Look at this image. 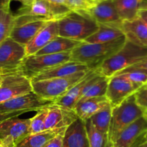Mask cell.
I'll use <instances>...</instances> for the list:
<instances>
[{
    "label": "cell",
    "mask_w": 147,
    "mask_h": 147,
    "mask_svg": "<svg viewBox=\"0 0 147 147\" xmlns=\"http://www.w3.org/2000/svg\"><path fill=\"white\" fill-rule=\"evenodd\" d=\"M126 42L125 35L105 43L82 42L71 52L70 61L81 63L89 69L98 68L107 59L118 53Z\"/></svg>",
    "instance_id": "cell-1"
},
{
    "label": "cell",
    "mask_w": 147,
    "mask_h": 147,
    "mask_svg": "<svg viewBox=\"0 0 147 147\" xmlns=\"http://www.w3.org/2000/svg\"><path fill=\"white\" fill-rule=\"evenodd\" d=\"M59 36L84 42L96 32L99 24L86 11H71L58 20Z\"/></svg>",
    "instance_id": "cell-2"
},
{
    "label": "cell",
    "mask_w": 147,
    "mask_h": 147,
    "mask_svg": "<svg viewBox=\"0 0 147 147\" xmlns=\"http://www.w3.org/2000/svg\"><path fill=\"white\" fill-rule=\"evenodd\" d=\"M146 58L147 47H141L126 40L122 48L107 59L98 69L102 76L110 78Z\"/></svg>",
    "instance_id": "cell-3"
},
{
    "label": "cell",
    "mask_w": 147,
    "mask_h": 147,
    "mask_svg": "<svg viewBox=\"0 0 147 147\" xmlns=\"http://www.w3.org/2000/svg\"><path fill=\"white\" fill-rule=\"evenodd\" d=\"M89 70L79 72L66 77L32 81L33 91L41 98L54 103L79 83Z\"/></svg>",
    "instance_id": "cell-4"
},
{
    "label": "cell",
    "mask_w": 147,
    "mask_h": 147,
    "mask_svg": "<svg viewBox=\"0 0 147 147\" xmlns=\"http://www.w3.org/2000/svg\"><path fill=\"white\" fill-rule=\"evenodd\" d=\"M142 116H144V110L137 104L134 94L119 106L112 108L108 133L112 146L122 131Z\"/></svg>",
    "instance_id": "cell-5"
},
{
    "label": "cell",
    "mask_w": 147,
    "mask_h": 147,
    "mask_svg": "<svg viewBox=\"0 0 147 147\" xmlns=\"http://www.w3.org/2000/svg\"><path fill=\"white\" fill-rule=\"evenodd\" d=\"M71 52L58 54L26 56L18 72L30 80L42 72L70 61Z\"/></svg>",
    "instance_id": "cell-6"
},
{
    "label": "cell",
    "mask_w": 147,
    "mask_h": 147,
    "mask_svg": "<svg viewBox=\"0 0 147 147\" xmlns=\"http://www.w3.org/2000/svg\"><path fill=\"white\" fill-rule=\"evenodd\" d=\"M50 21L42 17L14 14V27L10 37L25 47Z\"/></svg>",
    "instance_id": "cell-7"
},
{
    "label": "cell",
    "mask_w": 147,
    "mask_h": 147,
    "mask_svg": "<svg viewBox=\"0 0 147 147\" xmlns=\"http://www.w3.org/2000/svg\"><path fill=\"white\" fill-rule=\"evenodd\" d=\"M30 119L10 118L0 123V144L5 147H16L30 134Z\"/></svg>",
    "instance_id": "cell-8"
},
{
    "label": "cell",
    "mask_w": 147,
    "mask_h": 147,
    "mask_svg": "<svg viewBox=\"0 0 147 147\" xmlns=\"http://www.w3.org/2000/svg\"><path fill=\"white\" fill-rule=\"evenodd\" d=\"M26 57L25 47L7 37L0 44V72L1 74L18 72Z\"/></svg>",
    "instance_id": "cell-9"
},
{
    "label": "cell",
    "mask_w": 147,
    "mask_h": 147,
    "mask_svg": "<svg viewBox=\"0 0 147 147\" xmlns=\"http://www.w3.org/2000/svg\"><path fill=\"white\" fill-rule=\"evenodd\" d=\"M31 92V80L24 75L19 72L2 74V81L0 85V104Z\"/></svg>",
    "instance_id": "cell-10"
},
{
    "label": "cell",
    "mask_w": 147,
    "mask_h": 147,
    "mask_svg": "<svg viewBox=\"0 0 147 147\" xmlns=\"http://www.w3.org/2000/svg\"><path fill=\"white\" fill-rule=\"evenodd\" d=\"M141 86L132 83L120 76L109 78L106 97L112 108L119 106L128 98L133 95Z\"/></svg>",
    "instance_id": "cell-11"
},
{
    "label": "cell",
    "mask_w": 147,
    "mask_h": 147,
    "mask_svg": "<svg viewBox=\"0 0 147 147\" xmlns=\"http://www.w3.org/2000/svg\"><path fill=\"white\" fill-rule=\"evenodd\" d=\"M53 103L39 97L34 92L17 96L0 104L1 113H12L17 111L29 112L38 111Z\"/></svg>",
    "instance_id": "cell-12"
},
{
    "label": "cell",
    "mask_w": 147,
    "mask_h": 147,
    "mask_svg": "<svg viewBox=\"0 0 147 147\" xmlns=\"http://www.w3.org/2000/svg\"><path fill=\"white\" fill-rule=\"evenodd\" d=\"M86 12L96 22L120 28L122 20L120 18L112 0L97 2Z\"/></svg>",
    "instance_id": "cell-13"
},
{
    "label": "cell",
    "mask_w": 147,
    "mask_h": 147,
    "mask_svg": "<svg viewBox=\"0 0 147 147\" xmlns=\"http://www.w3.org/2000/svg\"><path fill=\"white\" fill-rule=\"evenodd\" d=\"M48 110L45 124L46 130L66 128L79 119L74 109H68L55 103L49 105Z\"/></svg>",
    "instance_id": "cell-14"
},
{
    "label": "cell",
    "mask_w": 147,
    "mask_h": 147,
    "mask_svg": "<svg viewBox=\"0 0 147 147\" xmlns=\"http://www.w3.org/2000/svg\"><path fill=\"white\" fill-rule=\"evenodd\" d=\"M147 131V119L139 118L122 131L113 143V147H133L143 139Z\"/></svg>",
    "instance_id": "cell-15"
},
{
    "label": "cell",
    "mask_w": 147,
    "mask_h": 147,
    "mask_svg": "<svg viewBox=\"0 0 147 147\" xmlns=\"http://www.w3.org/2000/svg\"><path fill=\"white\" fill-rule=\"evenodd\" d=\"M59 36L58 21L53 20L47 23L46 26L36 34L34 38L25 46L26 56L33 55L46 47L48 44Z\"/></svg>",
    "instance_id": "cell-16"
},
{
    "label": "cell",
    "mask_w": 147,
    "mask_h": 147,
    "mask_svg": "<svg viewBox=\"0 0 147 147\" xmlns=\"http://www.w3.org/2000/svg\"><path fill=\"white\" fill-rule=\"evenodd\" d=\"M120 29L127 40L141 47H147V26L139 17L122 21Z\"/></svg>",
    "instance_id": "cell-17"
},
{
    "label": "cell",
    "mask_w": 147,
    "mask_h": 147,
    "mask_svg": "<svg viewBox=\"0 0 147 147\" xmlns=\"http://www.w3.org/2000/svg\"><path fill=\"white\" fill-rule=\"evenodd\" d=\"M62 147H89L85 122L79 118L66 128Z\"/></svg>",
    "instance_id": "cell-18"
},
{
    "label": "cell",
    "mask_w": 147,
    "mask_h": 147,
    "mask_svg": "<svg viewBox=\"0 0 147 147\" xmlns=\"http://www.w3.org/2000/svg\"><path fill=\"white\" fill-rule=\"evenodd\" d=\"M90 70L86 65L76 62L69 61L63 64L53 67L50 70L42 72L40 74L33 78L31 81H38V80H47V79L58 78L66 77L71 76L79 72L86 71Z\"/></svg>",
    "instance_id": "cell-19"
},
{
    "label": "cell",
    "mask_w": 147,
    "mask_h": 147,
    "mask_svg": "<svg viewBox=\"0 0 147 147\" xmlns=\"http://www.w3.org/2000/svg\"><path fill=\"white\" fill-rule=\"evenodd\" d=\"M110 105V103L106 96H100L79 102L76 104L74 110L79 119L86 121Z\"/></svg>",
    "instance_id": "cell-20"
},
{
    "label": "cell",
    "mask_w": 147,
    "mask_h": 147,
    "mask_svg": "<svg viewBox=\"0 0 147 147\" xmlns=\"http://www.w3.org/2000/svg\"><path fill=\"white\" fill-rule=\"evenodd\" d=\"M98 71H99L98 68L89 70L86 76L79 83H76L71 89L68 91L67 93H66L64 96L56 100L53 103L70 109H74L75 106L80 98L81 94H82V92L84 86H86L87 82L90 80L91 78H92L96 73H97Z\"/></svg>",
    "instance_id": "cell-21"
},
{
    "label": "cell",
    "mask_w": 147,
    "mask_h": 147,
    "mask_svg": "<svg viewBox=\"0 0 147 147\" xmlns=\"http://www.w3.org/2000/svg\"><path fill=\"white\" fill-rule=\"evenodd\" d=\"M122 21L132 20L138 17L140 11L147 9V0H112Z\"/></svg>",
    "instance_id": "cell-22"
},
{
    "label": "cell",
    "mask_w": 147,
    "mask_h": 147,
    "mask_svg": "<svg viewBox=\"0 0 147 147\" xmlns=\"http://www.w3.org/2000/svg\"><path fill=\"white\" fill-rule=\"evenodd\" d=\"M66 128L48 129L30 134L16 147H46L58 134L66 130Z\"/></svg>",
    "instance_id": "cell-23"
},
{
    "label": "cell",
    "mask_w": 147,
    "mask_h": 147,
    "mask_svg": "<svg viewBox=\"0 0 147 147\" xmlns=\"http://www.w3.org/2000/svg\"><path fill=\"white\" fill-rule=\"evenodd\" d=\"M83 42L76 41L70 40L65 37L58 36L54 40H52L49 44L42 50L36 53V55H43L58 54V53H67L71 52L77 46L81 45Z\"/></svg>",
    "instance_id": "cell-24"
},
{
    "label": "cell",
    "mask_w": 147,
    "mask_h": 147,
    "mask_svg": "<svg viewBox=\"0 0 147 147\" xmlns=\"http://www.w3.org/2000/svg\"><path fill=\"white\" fill-rule=\"evenodd\" d=\"M124 34L121 30L113 26L99 24V29L84 41L85 43H105L113 41Z\"/></svg>",
    "instance_id": "cell-25"
},
{
    "label": "cell",
    "mask_w": 147,
    "mask_h": 147,
    "mask_svg": "<svg viewBox=\"0 0 147 147\" xmlns=\"http://www.w3.org/2000/svg\"><path fill=\"white\" fill-rule=\"evenodd\" d=\"M16 15H30L54 20L50 4L46 0H35L30 5L22 6Z\"/></svg>",
    "instance_id": "cell-26"
},
{
    "label": "cell",
    "mask_w": 147,
    "mask_h": 147,
    "mask_svg": "<svg viewBox=\"0 0 147 147\" xmlns=\"http://www.w3.org/2000/svg\"><path fill=\"white\" fill-rule=\"evenodd\" d=\"M84 122L89 147H113L109 137L99 131L89 119Z\"/></svg>",
    "instance_id": "cell-27"
},
{
    "label": "cell",
    "mask_w": 147,
    "mask_h": 147,
    "mask_svg": "<svg viewBox=\"0 0 147 147\" xmlns=\"http://www.w3.org/2000/svg\"><path fill=\"white\" fill-rule=\"evenodd\" d=\"M112 106H108L103 110L96 113L89 119L92 124L102 134L108 136L111 116H112ZM109 137V136H108Z\"/></svg>",
    "instance_id": "cell-28"
},
{
    "label": "cell",
    "mask_w": 147,
    "mask_h": 147,
    "mask_svg": "<svg viewBox=\"0 0 147 147\" xmlns=\"http://www.w3.org/2000/svg\"><path fill=\"white\" fill-rule=\"evenodd\" d=\"M14 22V14L11 11L0 9V44L10 37Z\"/></svg>",
    "instance_id": "cell-29"
},
{
    "label": "cell",
    "mask_w": 147,
    "mask_h": 147,
    "mask_svg": "<svg viewBox=\"0 0 147 147\" xmlns=\"http://www.w3.org/2000/svg\"><path fill=\"white\" fill-rule=\"evenodd\" d=\"M115 76H120L123 78L143 86L147 83V70L141 69L126 68Z\"/></svg>",
    "instance_id": "cell-30"
},
{
    "label": "cell",
    "mask_w": 147,
    "mask_h": 147,
    "mask_svg": "<svg viewBox=\"0 0 147 147\" xmlns=\"http://www.w3.org/2000/svg\"><path fill=\"white\" fill-rule=\"evenodd\" d=\"M48 106L37 111V113L33 118L30 119V134L39 133V132L46 130L45 124H46V117H47L48 111Z\"/></svg>",
    "instance_id": "cell-31"
},
{
    "label": "cell",
    "mask_w": 147,
    "mask_h": 147,
    "mask_svg": "<svg viewBox=\"0 0 147 147\" xmlns=\"http://www.w3.org/2000/svg\"><path fill=\"white\" fill-rule=\"evenodd\" d=\"M135 101L137 104L143 109L145 110L147 109V83L142 87L140 88L135 93Z\"/></svg>",
    "instance_id": "cell-32"
},
{
    "label": "cell",
    "mask_w": 147,
    "mask_h": 147,
    "mask_svg": "<svg viewBox=\"0 0 147 147\" xmlns=\"http://www.w3.org/2000/svg\"><path fill=\"white\" fill-rule=\"evenodd\" d=\"M72 11H86L92 5L86 0H67Z\"/></svg>",
    "instance_id": "cell-33"
},
{
    "label": "cell",
    "mask_w": 147,
    "mask_h": 147,
    "mask_svg": "<svg viewBox=\"0 0 147 147\" xmlns=\"http://www.w3.org/2000/svg\"><path fill=\"white\" fill-rule=\"evenodd\" d=\"M65 131L61 132L59 134H58L57 136H56V137L48 144V145L46 147H62L63 134H64Z\"/></svg>",
    "instance_id": "cell-34"
},
{
    "label": "cell",
    "mask_w": 147,
    "mask_h": 147,
    "mask_svg": "<svg viewBox=\"0 0 147 147\" xmlns=\"http://www.w3.org/2000/svg\"><path fill=\"white\" fill-rule=\"evenodd\" d=\"M25 113L24 111H17L12 112V113H1L0 112V123L3 121H5L7 119H10V118L15 117V116H20L22 113Z\"/></svg>",
    "instance_id": "cell-35"
},
{
    "label": "cell",
    "mask_w": 147,
    "mask_h": 147,
    "mask_svg": "<svg viewBox=\"0 0 147 147\" xmlns=\"http://www.w3.org/2000/svg\"><path fill=\"white\" fill-rule=\"evenodd\" d=\"M46 1H47L48 2L50 3V4H53V5L64 6V7H69V9H71L67 0H46Z\"/></svg>",
    "instance_id": "cell-36"
},
{
    "label": "cell",
    "mask_w": 147,
    "mask_h": 147,
    "mask_svg": "<svg viewBox=\"0 0 147 147\" xmlns=\"http://www.w3.org/2000/svg\"><path fill=\"white\" fill-rule=\"evenodd\" d=\"M128 68H134V69H141V70H147V58L144 60L143 61L131 66V67H128Z\"/></svg>",
    "instance_id": "cell-37"
},
{
    "label": "cell",
    "mask_w": 147,
    "mask_h": 147,
    "mask_svg": "<svg viewBox=\"0 0 147 147\" xmlns=\"http://www.w3.org/2000/svg\"><path fill=\"white\" fill-rule=\"evenodd\" d=\"M11 0H0V9L10 11V3Z\"/></svg>",
    "instance_id": "cell-38"
},
{
    "label": "cell",
    "mask_w": 147,
    "mask_h": 147,
    "mask_svg": "<svg viewBox=\"0 0 147 147\" xmlns=\"http://www.w3.org/2000/svg\"><path fill=\"white\" fill-rule=\"evenodd\" d=\"M138 17H139V18L145 23L146 25L147 26V9L140 11L138 14Z\"/></svg>",
    "instance_id": "cell-39"
},
{
    "label": "cell",
    "mask_w": 147,
    "mask_h": 147,
    "mask_svg": "<svg viewBox=\"0 0 147 147\" xmlns=\"http://www.w3.org/2000/svg\"><path fill=\"white\" fill-rule=\"evenodd\" d=\"M133 147H147V142H144L143 139L138 142Z\"/></svg>",
    "instance_id": "cell-40"
},
{
    "label": "cell",
    "mask_w": 147,
    "mask_h": 147,
    "mask_svg": "<svg viewBox=\"0 0 147 147\" xmlns=\"http://www.w3.org/2000/svg\"><path fill=\"white\" fill-rule=\"evenodd\" d=\"M35 0H24V3H23L22 6H29Z\"/></svg>",
    "instance_id": "cell-41"
},
{
    "label": "cell",
    "mask_w": 147,
    "mask_h": 147,
    "mask_svg": "<svg viewBox=\"0 0 147 147\" xmlns=\"http://www.w3.org/2000/svg\"><path fill=\"white\" fill-rule=\"evenodd\" d=\"M143 141H144V142H147V131L144 134V136H143Z\"/></svg>",
    "instance_id": "cell-42"
},
{
    "label": "cell",
    "mask_w": 147,
    "mask_h": 147,
    "mask_svg": "<svg viewBox=\"0 0 147 147\" xmlns=\"http://www.w3.org/2000/svg\"><path fill=\"white\" fill-rule=\"evenodd\" d=\"M91 5H94L95 4V0H86Z\"/></svg>",
    "instance_id": "cell-43"
},
{
    "label": "cell",
    "mask_w": 147,
    "mask_h": 147,
    "mask_svg": "<svg viewBox=\"0 0 147 147\" xmlns=\"http://www.w3.org/2000/svg\"><path fill=\"white\" fill-rule=\"evenodd\" d=\"M144 116H145V117L147 119V109L144 111Z\"/></svg>",
    "instance_id": "cell-44"
},
{
    "label": "cell",
    "mask_w": 147,
    "mask_h": 147,
    "mask_svg": "<svg viewBox=\"0 0 147 147\" xmlns=\"http://www.w3.org/2000/svg\"><path fill=\"white\" fill-rule=\"evenodd\" d=\"M12 1H19V2L21 3L22 4H23V3H24V0H11Z\"/></svg>",
    "instance_id": "cell-45"
},
{
    "label": "cell",
    "mask_w": 147,
    "mask_h": 147,
    "mask_svg": "<svg viewBox=\"0 0 147 147\" xmlns=\"http://www.w3.org/2000/svg\"><path fill=\"white\" fill-rule=\"evenodd\" d=\"M106 1V0H95V4H96L97 2H99V1Z\"/></svg>",
    "instance_id": "cell-46"
},
{
    "label": "cell",
    "mask_w": 147,
    "mask_h": 147,
    "mask_svg": "<svg viewBox=\"0 0 147 147\" xmlns=\"http://www.w3.org/2000/svg\"><path fill=\"white\" fill-rule=\"evenodd\" d=\"M1 81H2V74H1V76H0V85H1Z\"/></svg>",
    "instance_id": "cell-47"
},
{
    "label": "cell",
    "mask_w": 147,
    "mask_h": 147,
    "mask_svg": "<svg viewBox=\"0 0 147 147\" xmlns=\"http://www.w3.org/2000/svg\"><path fill=\"white\" fill-rule=\"evenodd\" d=\"M0 147H5L4 146H3L2 144H0Z\"/></svg>",
    "instance_id": "cell-48"
},
{
    "label": "cell",
    "mask_w": 147,
    "mask_h": 147,
    "mask_svg": "<svg viewBox=\"0 0 147 147\" xmlns=\"http://www.w3.org/2000/svg\"><path fill=\"white\" fill-rule=\"evenodd\" d=\"M1 76V72H0V76Z\"/></svg>",
    "instance_id": "cell-49"
},
{
    "label": "cell",
    "mask_w": 147,
    "mask_h": 147,
    "mask_svg": "<svg viewBox=\"0 0 147 147\" xmlns=\"http://www.w3.org/2000/svg\"></svg>",
    "instance_id": "cell-50"
}]
</instances>
